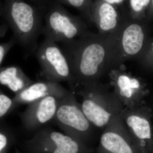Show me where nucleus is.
<instances>
[{
    "label": "nucleus",
    "mask_w": 153,
    "mask_h": 153,
    "mask_svg": "<svg viewBox=\"0 0 153 153\" xmlns=\"http://www.w3.org/2000/svg\"><path fill=\"white\" fill-rule=\"evenodd\" d=\"M118 29L107 35L87 33L60 47L79 86L100 81L101 76L117 66Z\"/></svg>",
    "instance_id": "f257e3e1"
},
{
    "label": "nucleus",
    "mask_w": 153,
    "mask_h": 153,
    "mask_svg": "<svg viewBox=\"0 0 153 153\" xmlns=\"http://www.w3.org/2000/svg\"><path fill=\"white\" fill-rule=\"evenodd\" d=\"M0 16L12 30L25 57L36 53L43 31V10L40 6L26 0H4Z\"/></svg>",
    "instance_id": "f03ea898"
},
{
    "label": "nucleus",
    "mask_w": 153,
    "mask_h": 153,
    "mask_svg": "<svg viewBox=\"0 0 153 153\" xmlns=\"http://www.w3.org/2000/svg\"><path fill=\"white\" fill-rule=\"evenodd\" d=\"M74 92L82 97V111L91 123L97 127H105L125 108L108 85L100 81L78 86Z\"/></svg>",
    "instance_id": "7ed1b4c3"
},
{
    "label": "nucleus",
    "mask_w": 153,
    "mask_h": 153,
    "mask_svg": "<svg viewBox=\"0 0 153 153\" xmlns=\"http://www.w3.org/2000/svg\"><path fill=\"white\" fill-rule=\"evenodd\" d=\"M41 8L42 34L45 39L56 43H66L90 33L82 18L72 15L57 1L48 0Z\"/></svg>",
    "instance_id": "20e7f679"
},
{
    "label": "nucleus",
    "mask_w": 153,
    "mask_h": 153,
    "mask_svg": "<svg viewBox=\"0 0 153 153\" xmlns=\"http://www.w3.org/2000/svg\"><path fill=\"white\" fill-rule=\"evenodd\" d=\"M36 57L44 80L57 82H67L73 91L76 85L67 58L57 43L44 39L38 47Z\"/></svg>",
    "instance_id": "39448f33"
},
{
    "label": "nucleus",
    "mask_w": 153,
    "mask_h": 153,
    "mask_svg": "<svg viewBox=\"0 0 153 153\" xmlns=\"http://www.w3.org/2000/svg\"><path fill=\"white\" fill-rule=\"evenodd\" d=\"M53 120L66 134L78 141H82L91 132L93 125L77 102L75 94L70 91L61 99Z\"/></svg>",
    "instance_id": "423d86ee"
},
{
    "label": "nucleus",
    "mask_w": 153,
    "mask_h": 153,
    "mask_svg": "<svg viewBox=\"0 0 153 153\" xmlns=\"http://www.w3.org/2000/svg\"><path fill=\"white\" fill-rule=\"evenodd\" d=\"M25 145L31 153H81L83 148L72 137L47 128L38 130Z\"/></svg>",
    "instance_id": "0eeeda50"
},
{
    "label": "nucleus",
    "mask_w": 153,
    "mask_h": 153,
    "mask_svg": "<svg viewBox=\"0 0 153 153\" xmlns=\"http://www.w3.org/2000/svg\"><path fill=\"white\" fill-rule=\"evenodd\" d=\"M109 75L113 91L124 107L137 108L143 94L139 80L126 72L123 65L111 69Z\"/></svg>",
    "instance_id": "6e6552de"
},
{
    "label": "nucleus",
    "mask_w": 153,
    "mask_h": 153,
    "mask_svg": "<svg viewBox=\"0 0 153 153\" xmlns=\"http://www.w3.org/2000/svg\"><path fill=\"white\" fill-rule=\"evenodd\" d=\"M144 38L141 27L136 23L131 22L130 16L128 17L125 16L118 30L117 67L140 51Z\"/></svg>",
    "instance_id": "1a4fd4ad"
},
{
    "label": "nucleus",
    "mask_w": 153,
    "mask_h": 153,
    "mask_svg": "<svg viewBox=\"0 0 153 153\" xmlns=\"http://www.w3.org/2000/svg\"><path fill=\"white\" fill-rule=\"evenodd\" d=\"M61 99L49 96L28 104L21 116L25 128L35 130L54 119Z\"/></svg>",
    "instance_id": "9d476101"
},
{
    "label": "nucleus",
    "mask_w": 153,
    "mask_h": 153,
    "mask_svg": "<svg viewBox=\"0 0 153 153\" xmlns=\"http://www.w3.org/2000/svg\"><path fill=\"white\" fill-rule=\"evenodd\" d=\"M131 135L120 114L114 117L105 127L100 144L111 153H134L130 144Z\"/></svg>",
    "instance_id": "9b49d317"
},
{
    "label": "nucleus",
    "mask_w": 153,
    "mask_h": 153,
    "mask_svg": "<svg viewBox=\"0 0 153 153\" xmlns=\"http://www.w3.org/2000/svg\"><path fill=\"white\" fill-rule=\"evenodd\" d=\"M122 17L116 6L103 0H94L91 8V23H95L99 34L107 35L118 29Z\"/></svg>",
    "instance_id": "f8f14e48"
},
{
    "label": "nucleus",
    "mask_w": 153,
    "mask_h": 153,
    "mask_svg": "<svg viewBox=\"0 0 153 153\" xmlns=\"http://www.w3.org/2000/svg\"><path fill=\"white\" fill-rule=\"evenodd\" d=\"M69 93L59 83L44 80L34 82L16 94L13 100L15 105L29 104L49 96L62 99Z\"/></svg>",
    "instance_id": "ddd939ff"
},
{
    "label": "nucleus",
    "mask_w": 153,
    "mask_h": 153,
    "mask_svg": "<svg viewBox=\"0 0 153 153\" xmlns=\"http://www.w3.org/2000/svg\"><path fill=\"white\" fill-rule=\"evenodd\" d=\"M137 108L128 109L125 107L120 114L131 135L139 140L140 144L146 143V140L151 139L152 133L148 118L142 114Z\"/></svg>",
    "instance_id": "4468645a"
},
{
    "label": "nucleus",
    "mask_w": 153,
    "mask_h": 153,
    "mask_svg": "<svg viewBox=\"0 0 153 153\" xmlns=\"http://www.w3.org/2000/svg\"><path fill=\"white\" fill-rule=\"evenodd\" d=\"M34 82L19 66L0 68V84L7 86L16 94Z\"/></svg>",
    "instance_id": "2eb2a0df"
},
{
    "label": "nucleus",
    "mask_w": 153,
    "mask_h": 153,
    "mask_svg": "<svg viewBox=\"0 0 153 153\" xmlns=\"http://www.w3.org/2000/svg\"><path fill=\"white\" fill-rule=\"evenodd\" d=\"M61 4L73 7L78 10L85 22L91 23V8L94 0H55Z\"/></svg>",
    "instance_id": "dca6fc26"
},
{
    "label": "nucleus",
    "mask_w": 153,
    "mask_h": 153,
    "mask_svg": "<svg viewBox=\"0 0 153 153\" xmlns=\"http://www.w3.org/2000/svg\"><path fill=\"white\" fill-rule=\"evenodd\" d=\"M15 105L13 100L0 91V118L7 114Z\"/></svg>",
    "instance_id": "f3484780"
},
{
    "label": "nucleus",
    "mask_w": 153,
    "mask_h": 153,
    "mask_svg": "<svg viewBox=\"0 0 153 153\" xmlns=\"http://www.w3.org/2000/svg\"><path fill=\"white\" fill-rule=\"evenodd\" d=\"M151 0H129V15H135L140 13L145 7L150 2Z\"/></svg>",
    "instance_id": "a211bd4d"
},
{
    "label": "nucleus",
    "mask_w": 153,
    "mask_h": 153,
    "mask_svg": "<svg viewBox=\"0 0 153 153\" xmlns=\"http://www.w3.org/2000/svg\"><path fill=\"white\" fill-rule=\"evenodd\" d=\"M16 44V41L13 38L8 42L0 44V65L7 53Z\"/></svg>",
    "instance_id": "6ab92c4d"
},
{
    "label": "nucleus",
    "mask_w": 153,
    "mask_h": 153,
    "mask_svg": "<svg viewBox=\"0 0 153 153\" xmlns=\"http://www.w3.org/2000/svg\"><path fill=\"white\" fill-rule=\"evenodd\" d=\"M10 142V139L7 134L0 130V153H5Z\"/></svg>",
    "instance_id": "aec40b11"
},
{
    "label": "nucleus",
    "mask_w": 153,
    "mask_h": 153,
    "mask_svg": "<svg viewBox=\"0 0 153 153\" xmlns=\"http://www.w3.org/2000/svg\"><path fill=\"white\" fill-rule=\"evenodd\" d=\"M9 27L7 24H3L0 25V38L4 36L7 32L9 29Z\"/></svg>",
    "instance_id": "412c9836"
},
{
    "label": "nucleus",
    "mask_w": 153,
    "mask_h": 153,
    "mask_svg": "<svg viewBox=\"0 0 153 153\" xmlns=\"http://www.w3.org/2000/svg\"><path fill=\"white\" fill-rule=\"evenodd\" d=\"M103 1L109 3L111 4L116 6L122 4L125 0H103Z\"/></svg>",
    "instance_id": "4be33fe9"
},
{
    "label": "nucleus",
    "mask_w": 153,
    "mask_h": 153,
    "mask_svg": "<svg viewBox=\"0 0 153 153\" xmlns=\"http://www.w3.org/2000/svg\"><path fill=\"white\" fill-rule=\"evenodd\" d=\"M26 1H29L31 2L36 4H38V5L41 7L42 5L45 4L48 0H26Z\"/></svg>",
    "instance_id": "5701e85b"
},
{
    "label": "nucleus",
    "mask_w": 153,
    "mask_h": 153,
    "mask_svg": "<svg viewBox=\"0 0 153 153\" xmlns=\"http://www.w3.org/2000/svg\"><path fill=\"white\" fill-rule=\"evenodd\" d=\"M2 5V4L1 1H0V9H1V8Z\"/></svg>",
    "instance_id": "b1692460"
},
{
    "label": "nucleus",
    "mask_w": 153,
    "mask_h": 153,
    "mask_svg": "<svg viewBox=\"0 0 153 153\" xmlns=\"http://www.w3.org/2000/svg\"><path fill=\"white\" fill-rule=\"evenodd\" d=\"M152 5L153 7V0H152Z\"/></svg>",
    "instance_id": "393cba45"
},
{
    "label": "nucleus",
    "mask_w": 153,
    "mask_h": 153,
    "mask_svg": "<svg viewBox=\"0 0 153 153\" xmlns=\"http://www.w3.org/2000/svg\"><path fill=\"white\" fill-rule=\"evenodd\" d=\"M17 153H20V152H17Z\"/></svg>",
    "instance_id": "a878e982"
},
{
    "label": "nucleus",
    "mask_w": 153,
    "mask_h": 153,
    "mask_svg": "<svg viewBox=\"0 0 153 153\" xmlns=\"http://www.w3.org/2000/svg\"></svg>",
    "instance_id": "bb28decb"
}]
</instances>
